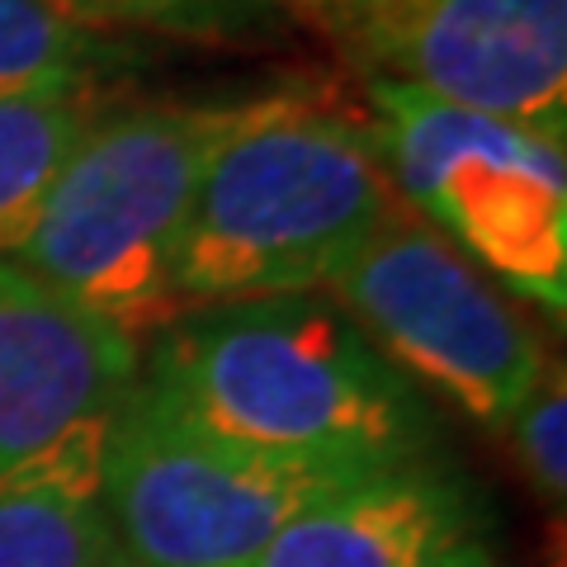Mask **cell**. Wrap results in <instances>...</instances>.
Wrapping results in <instances>:
<instances>
[{
    "instance_id": "cell-1",
    "label": "cell",
    "mask_w": 567,
    "mask_h": 567,
    "mask_svg": "<svg viewBox=\"0 0 567 567\" xmlns=\"http://www.w3.org/2000/svg\"><path fill=\"white\" fill-rule=\"evenodd\" d=\"M137 379L199 431L275 464L364 477L431 458L425 393L322 289L175 317Z\"/></svg>"
},
{
    "instance_id": "cell-2",
    "label": "cell",
    "mask_w": 567,
    "mask_h": 567,
    "mask_svg": "<svg viewBox=\"0 0 567 567\" xmlns=\"http://www.w3.org/2000/svg\"><path fill=\"white\" fill-rule=\"evenodd\" d=\"M293 91L128 110L104 104L52 175L10 265L133 341L162 331L181 317L175 256L204 171Z\"/></svg>"
},
{
    "instance_id": "cell-3",
    "label": "cell",
    "mask_w": 567,
    "mask_h": 567,
    "mask_svg": "<svg viewBox=\"0 0 567 567\" xmlns=\"http://www.w3.org/2000/svg\"><path fill=\"white\" fill-rule=\"evenodd\" d=\"M398 204L369 123L298 85L204 171L175 256L181 317L327 289Z\"/></svg>"
},
{
    "instance_id": "cell-4",
    "label": "cell",
    "mask_w": 567,
    "mask_h": 567,
    "mask_svg": "<svg viewBox=\"0 0 567 567\" xmlns=\"http://www.w3.org/2000/svg\"><path fill=\"white\" fill-rule=\"evenodd\" d=\"M369 133L393 194L516 298L563 317L567 156L563 133L458 110L369 81Z\"/></svg>"
},
{
    "instance_id": "cell-5",
    "label": "cell",
    "mask_w": 567,
    "mask_h": 567,
    "mask_svg": "<svg viewBox=\"0 0 567 567\" xmlns=\"http://www.w3.org/2000/svg\"><path fill=\"white\" fill-rule=\"evenodd\" d=\"M354 477L223 445L147 383L114 406L100 445V511L133 567H251L298 511Z\"/></svg>"
},
{
    "instance_id": "cell-6",
    "label": "cell",
    "mask_w": 567,
    "mask_h": 567,
    "mask_svg": "<svg viewBox=\"0 0 567 567\" xmlns=\"http://www.w3.org/2000/svg\"><path fill=\"white\" fill-rule=\"evenodd\" d=\"M322 293L416 388L425 383L492 431L516 416L548 364L539 331L502 284L406 204L388 213Z\"/></svg>"
},
{
    "instance_id": "cell-7",
    "label": "cell",
    "mask_w": 567,
    "mask_h": 567,
    "mask_svg": "<svg viewBox=\"0 0 567 567\" xmlns=\"http://www.w3.org/2000/svg\"><path fill=\"white\" fill-rule=\"evenodd\" d=\"M364 81L563 133L567 0H289Z\"/></svg>"
},
{
    "instance_id": "cell-8",
    "label": "cell",
    "mask_w": 567,
    "mask_h": 567,
    "mask_svg": "<svg viewBox=\"0 0 567 567\" xmlns=\"http://www.w3.org/2000/svg\"><path fill=\"white\" fill-rule=\"evenodd\" d=\"M133 383V336L0 260V487L100 468L110 416Z\"/></svg>"
},
{
    "instance_id": "cell-9",
    "label": "cell",
    "mask_w": 567,
    "mask_h": 567,
    "mask_svg": "<svg viewBox=\"0 0 567 567\" xmlns=\"http://www.w3.org/2000/svg\"><path fill=\"white\" fill-rule=\"evenodd\" d=\"M251 567H496L492 516L458 473L416 458L317 496Z\"/></svg>"
},
{
    "instance_id": "cell-10",
    "label": "cell",
    "mask_w": 567,
    "mask_h": 567,
    "mask_svg": "<svg viewBox=\"0 0 567 567\" xmlns=\"http://www.w3.org/2000/svg\"><path fill=\"white\" fill-rule=\"evenodd\" d=\"M137 58L133 39L71 20L52 0H0V100L100 91Z\"/></svg>"
},
{
    "instance_id": "cell-11",
    "label": "cell",
    "mask_w": 567,
    "mask_h": 567,
    "mask_svg": "<svg viewBox=\"0 0 567 567\" xmlns=\"http://www.w3.org/2000/svg\"><path fill=\"white\" fill-rule=\"evenodd\" d=\"M100 468H58L0 487V567H110Z\"/></svg>"
},
{
    "instance_id": "cell-12",
    "label": "cell",
    "mask_w": 567,
    "mask_h": 567,
    "mask_svg": "<svg viewBox=\"0 0 567 567\" xmlns=\"http://www.w3.org/2000/svg\"><path fill=\"white\" fill-rule=\"evenodd\" d=\"M71 20L104 33H171L199 43H251L279 33L289 0H52Z\"/></svg>"
},
{
    "instance_id": "cell-13",
    "label": "cell",
    "mask_w": 567,
    "mask_h": 567,
    "mask_svg": "<svg viewBox=\"0 0 567 567\" xmlns=\"http://www.w3.org/2000/svg\"><path fill=\"white\" fill-rule=\"evenodd\" d=\"M502 431L511 435V450H516L525 477L535 483V492L544 502L563 506L567 492V388H563V364L548 360L539 383L525 393V402L516 406Z\"/></svg>"
},
{
    "instance_id": "cell-14",
    "label": "cell",
    "mask_w": 567,
    "mask_h": 567,
    "mask_svg": "<svg viewBox=\"0 0 567 567\" xmlns=\"http://www.w3.org/2000/svg\"><path fill=\"white\" fill-rule=\"evenodd\" d=\"M548 567H567V563H563V539L554 544V563H548Z\"/></svg>"
},
{
    "instance_id": "cell-15",
    "label": "cell",
    "mask_w": 567,
    "mask_h": 567,
    "mask_svg": "<svg viewBox=\"0 0 567 567\" xmlns=\"http://www.w3.org/2000/svg\"><path fill=\"white\" fill-rule=\"evenodd\" d=\"M110 567H133V563H123V558H114V563H110Z\"/></svg>"
}]
</instances>
